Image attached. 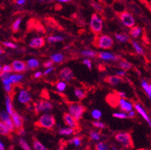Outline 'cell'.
I'll return each instance as SVG.
<instances>
[{
	"instance_id": "cell-48",
	"label": "cell",
	"mask_w": 151,
	"mask_h": 150,
	"mask_svg": "<svg viewBox=\"0 0 151 150\" xmlns=\"http://www.w3.org/2000/svg\"><path fill=\"white\" fill-rule=\"evenodd\" d=\"M136 111H134V110H132V111H129V112L127 113V114H128V118H134L135 117V116H136V112H135Z\"/></svg>"
},
{
	"instance_id": "cell-14",
	"label": "cell",
	"mask_w": 151,
	"mask_h": 150,
	"mask_svg": "<svg viewBox=\"0 0 151 150\" xmlns=\"http://www.w3.org/2000/svg\"><path fill=\"white\" fill-rule=\"evenodd\" d=\"M63 119H64V122H65V125L67 126L72 128L75 130L78 128V120L76 119H75L72 116L70 115L68 113L64 114V116H63Z\"/></svg>"
},
{
	"instance_id": "cell-62",
	"label": "cell",
	"mask_w": 151,
	"mask_h": 150,
	"mask_svg": "<svg viewBox=\"0 0 151 150\" xmlns=\"http://www.w3.org/2000/svg\"><path fill=\"white\" fill-rule=\"evenodd\" d=\"M57 150H65V149H58Z\"/></svg>"
},
{
	"instance_id": "cell-4",
	"label": "cell",
	"mask_w": 151,
	"mask_h": 150,
	"mask_svg": "<svg viewBox=\"0 0 151 150\" xmlns=\"http://www.w3.org/2000/svg\"><path fill=\"white\" fill-rule=\"evenodd\" d=\"M115 139L119 144H121L126 149H132L134 146L132 138L129 133L127 132H120L115 135Z\"/></svg>"
},
{
	"instance_id": "cell-50",
	"label": "cell",
	"mask_w": 151,
	"mask_h": 150,
	"mask_svg": "<svg viewBox=\"0 0 151 150\" xmlns=\"http://www.w3.org/2000/svg\"><path fill=\"white\" fill-rule=\"evenodd\" d=\"M116 95L120 98H125L126 97V94L125 92H117Z\"/></svg>"
},
{
	"instance_id": "cell-28",
	"label": "cell",
	"mask_w": 151,
	"mask_h": 150,
	"mask_svg": "<svg viewBox=\"0 0 151 150\" xmlns=\"http://www.w3.org/2000/svg\"><path fill=\"white\" fill-rule=\"evenodd\" d=\"M47 41L50 44L57 43V42H61V41H64V38L61 35H50V36L47 37Z\"/></svg>"
},
{
	"instance_id": "cell-26",
	"label": "cell",
	"mask_w": 151,
	"mask_h": 150,
	"mask_svg": "<svg viewBox=\"0 0 151 150\" xmlns=\"http://www.w3.org/2000/svg\"><path fill=\"white\" fill-rule=\"evenodd\" d=\"M81 53L82 56H84V57H86V58L96 57V56L98 55V53L95 51V50H90V49L83 50L81 52Z\"/></svg>"
},
{
	"instance_id": "cell-2",
	"label": "cell",
	"mask_w": 151,
	"mask_h": 150,
	"mask_svg": "<svg viewBox=\"0 0 151 150\" xmlns=\"http://www.w3.org/2000/svg\"><path fill=\"white\" fill-rule=\"evenodd\" d=\"M114 44V40L108 35H99L94 41V46L103 50L111 49Z\"/></svg>"
},
{
	"instance_id": "cell-17",
	"label": "cell",
	"mask_w": 151,
	"mask_h": 150,
	"mask_svg": "<svg viewBox=\"0 0 151 150\" xmlns=\"http://www.w3.org/2000/svg\"><path fill=\"white\" fill-rule=\"evenodd\" d=\"M12 120H13L15 128L18 130V129L23 127V119L18 113L14 111V113L12 115Z\"/></svg>"
},
{
	"instance_id": "cell-51",
	"label": "cell",
	"mask_w": 151,
	"mask_h": 150,
	"mask_svg": "<svg viewBox=\"0 0 151 150\" xmlns=\"http://www.w3.org/2000/svg\"><path fill=\"white\" fill-rule=\"evenodd\" d=\"M17 133H18V134L20 136H21V137H23V136L26 134V131H25V129L23 128H23H21L18 129V131H17Z\"/></svg>"
},
{
	"instance_id": "cell-45",
	"label": "cell",
	"mask_w": 151,
	"mask_h": 150,
	"mask_svg": "<svg viewBox=\"0 0 151 150\" xmlns=\"http://www.w3.org/2000/svg\"><path fill=\"white\" fill-rule=\"evenodd\" d=\"M4 90H5V93L9 95L12 93V84H4L3 85Z\"/></svg>"
},
{
	"instance_id": "cell-6",
	"label": "cell",
	"mask_w": 151,
	"mask_h": 150,
	"mask_svg": "<svg viewBox=\"0 0 151 150\" xmlns=\"http://www.w3.org/2000/svg\"><path fill=\"white\" fill-rule=\"evenodd\" d=\"M35 111L37 113H50L53 110V105L50 101L47 100H40L35 103L34 104Z\"/></svg>"
},
{
	"instance_id": "cell-18",
	"label": "cell",
	"mask_w": 151,
	"mask_h": 150,
	"mask_svg": "<svg viewBox=\"0 0 151 150\" xmlns=\"http://www.w3.org/2000/svg\"><path fill=\"white\" fill-rule=\"evenodd\" d=\"M123 81V79L121 77L116 75V76H108L105 78V82H107L108 84L111 86H116L121 83Z\"/></svg>"
},
{
	"instance_id": "cell-60",
	"label": "cell",
	"mask_w": 151,
	"mask_h": 150,
	"mask_svg": "<svg viewBox=\"0 0 151 150\" xmlns=\"http://www.w3.org/2000/svg\"><path fill=\"white\" fill-rule=\"evenodd\" d=\"M68 48H69V46H67V47H65V49H68Z\"/></svg>"
},
{
	"instance_id": "cell-24",
	"label": "cell",
	"mask_w": 151,
	"mask_h": 150,
	"mask_svg": "<svg viewBox=\"0 0 151 150\" xmlns=\"http://www.w3.org/2000/svg\"><path fill=\"white\" fill-rule=\"evenodd\" d=\"M74 132H75V129L68 126V127L60 128V131H59V134L63 136H69L73 134Z\"/></svg>"
},
{
	"instance_id": "cell-22",
	"label": "cell",
	"mask_w": 151,
	"mask_h": 150,
	"mask_svg": "<svg viewBox=\"0 0 151 150\" xmlns=\"http://www.w3.org/2000/svg\"><path fill=\"white\" fill-rule=\"evenodd\" d=\"M50 60H52L54 63H61L64 60V55L61 53H53L50 55Z\"/></svg>"
},
{
	"instance_id": "cell-7",
	"label": "cell",
	"mask_w": 151,
	"mask_h": 150,
	"mask_svg": "<svg viewBox=\"0 0 151 150\" xmlns=\"http://www.w3.org/2000/svg\"><path fill=\"white\" fill-rule=\"evenodd\" d=\"M120 19L122 23L127 28L131 29L135 24V20H134V17L129 12H123L120 14Z\"/></svg>"
},
{
	"instance_id": "cell-29",
	"label": "cell",
	"mask_w": 151,
	"mask_h": 150,
	"mask_svg": "<svg viewBox=\"0 0 151 150\" xmlns=\"http://www.w3.org/2000/svg\"><path fill=\"white\" fill-rule=\"evenodd\" d=\"M74 94L78 98L79 100H83L86 97V93L84 90L80 89V88H76L74 90Z\"/></svg>"
},
{
	"instance_id": "cell-61",
	"label": "cell",
	"mask_w": 151,
	"mask_h": 150,
	"mask_svg": "<svg viewBox=\"0 0 151 150\" xmlns=\"http://www.w3.org/2000/svg\"><path fill=\"white\" fill-rule=\"evenodd\" d=\"M138 150H148V149H138Z\"/></svg>"
},
{
	"instance_id": "cell-3",
	"label": "cell",
	"mask_w": 151,
	"mask_h": 150,
	"mask_svg": "<svg viewBox=\"0 0 151 150\" xmlns=\"http://www.w3.org/2000/svg\"><path fill=\"white\" fill-rule=\"evenodd\" d=\"M68 113L78 121L83 116L86 111V107L83 104H79V103H71L68 105Z\"/></svg>"
},
{
	"instance_id": "cell-33",
	"label": "cell",
	"mask_w": 151,
	"mask_h": 150,
	"mask_svg": "<svg viewBox=\"0 0 151 150\" xmlns=\"http://www.w3.org/2000/svg\"><path fill=\"white\" fill-rule=\"evenodd\" d=\"M19 145L23 150H32L30 146L28 144V143L23 138L19 139Z\"/></svg>"
},
{
	"instance_id": "cell-23",
	"label": "cell",
	"mask_w": 151,
	"mask_h": 150,
	"mask_svg": "<svg viewBox=\"0 0 151 150\" xmlns=\"http://www.w3.org/2000/svg\"><path fill=\"white\" fill-rule=\"evenodd\" d=\"M27 68L29 69H35L38 68L40 65V62L36 59H30V60L27 61Z\"/></svg>"
},
{
	"instance_id": "cell-19",
	"label": "cell",
	"mask_w": 151,
	"mask_h": 150,
	"mask_svg": "<svg viewBox=\"0 0 151 150\" xmlns=\"http://www.w3.org/2000/svg\"><path fill=\"white\" fill-rule=\"evenodd\" d=\"M5 107H6V111L12 116V114L14 113V106L13 103H12V98H11L9 95H5Z\"/></svg>"
},
{
	"instance_id": "cell-27",
	"label": "cell",
	"mask_w": 151,
	"mask_h": 150,
	"mask_svg": "<svg viewBox=\"0 0 151 150\" xmlns=\"http://www.w3.org/2000/svg\"><path fill=\"white\" fill-rule=\"evenodd\" d=\"M132 44L133 48H134V51L136 52L138 55H144L145 54V50L143 49L142 47L140 45L138 41H132Z\"/></svg>"
},
{
	"instance_id": "cell-57",
	"label": "cell",
	"mask_w": 151,
	"mask_h": 150,
	"mask_svg": "<svg viewBox=\"0 0 151 150\" xmlns=\"http://www.w3.org/2000/svg\"><path fill=\"white\" fill-rule=\"evenodd\" d=\"M112 150H120V149H116V147L113 146V147H112Z\"/></svg>"
},
{
	"instance_id": "cell-40",
	"label": "cell",
	"mask_w": 151,
	"mask_h": 150,
	"mask_svg": "<svg viewBox=\"0 0 151 150\" xmlns=\"http://www.w3.org/2000/svg\"><path fill=\"white\" fill-rule=\"evenodd\" d=\"M69 144L75 146H79L81 145V139L80 137H75L69 140Z\"/></svg>"
},
{
	"instance_id": "cell-31",
	"label": "cell",
	"mask_w": 151,
	"mask_h": 150,
	"mask_svg": "<svg viewBox=\"0 0 151 150\" xmlns=\"http://www.w3.org/2000/svg\"><path fill=\"white\" fill-rule=\"evenodd\" d=\"M10 132H11V131L9 130V128L7 127V126H5L3 122H0V133H1V134H2V135H3V136L9 135Z\"/></svg>"
},
{
	"instance_id": "cell-1",
	"label": "cell",
	"mask_w": 151,
	"mask_h": 150,
	"mask_svg": "<svg viewBox=\"0 0 151 150\" xmlns=\"http://www.w3.org/2000/svg\"><path fill=\"white\" fill-rule=\"evenodd\" d=\"M55 125H56V119H55L54 116L49 113H45L41 115L36 122V126L47 129V130L53 129Z\"/></svg>"
},
{
	"instance_id": "cell-55",
	"label": "cell",
	"mask_w": 151,
	"mask_h": 150,
	"mask_svg": "<svg viewBox=\"0 0 151 150\" xmlns=\"http://www.w3.org/2000/svg\"><path fill=\"white\" fill-rule=\"evenodd\" d=\"M0 150H5V145H4L3 143H2V141L0 142Z\"/></svg>"
},
{
	"instance_id": "cell-10",
	"label": "cell",
	"mask_w": 151,
	"mask_h": 150,
	"mask_svg": "<svg viewBox=\"0 0 151 150\" xmlns=\"http://www.w3.org/2000/svg\"><path fill=\"white\" fill-rule=\"evenodd\" d=\"M12 66L13 72L19 73V74L24 72L28 68H27V62H24L22 60H14V61L12 62Z\"/></svg>"
},
{
	"instance_id": "cell-11",
	"label": "cell",
	"mask_w": 151,
	"mask_h": 150,
	"mask_svg": "<svg viewBox=\"0 0 151 150\" xmlns=\"http://www.w3.org/2000/svg\"><path fill=\"white\" fill-rule=\"evenodd\" d=\"M59 76L62 80L65 82H69L74 79V73L69 68H63L59 73Z\"/></svg>"
},
{
	"instance_id": "cell-34",
	"label": "cell",
	"mask_w": 151,
	"mask_h": 150,
	"mask_svg": "<svg viewBox=\"0 0 151 150\" xmlns=\"http://www.w3.org/2000/svg\"><path fill=\"white\" fill-rule=\"evenodd\" d=\"M91 116L95 120H99L101 119V116H102V113H101V111L100 110L94 109L92 111Z\"/></svg>"
},
{
	"instance_id": "cell-46",
	"label": "cell",
	"mask_w": 151,
	"mask_h": 150,
	"mask_svg": "<svg viewBox=\"0 0 151 150\" xmlns=\"http://www.w3.org/2000/svg\"><path fill=\"white\" fill-rule=\"evenodd\" d=\"M53 64H54V62H53L52 60H48V61L45 62V63H44V67H45V68H51V67H53Z\"/></svg>"
},
{
	"instance_id": "cell-37",
	"label": "cell",
	"mask_w": 151,
	"mask_h": 150,
	"mask_svg": "<svg viewBox=\"0 0 151 150\" xmlns=\"http://www.w3.org/2000/svg\"><path fill=\"white\" fill-rule=\"evenodd\" d=\"M96 150H110V147L108 144L105 142H99L96 145Z\"/></svg>"
},
{
	"instance_id": "cell-8",
	"label": "cell",
	"mask_w": 151,
	"mask_h": 150,
	"mask_svg": "<svg viewBox=\"0 0 151 150\" xmlns=\"http://www.w3.org/2000/svg\"><path fill=\"white\" fill-rule=\"evenodd\" d=\"M0 117H1V122H3L7 127L9 128L11 132L14 131L15 129L14 125L13 120H12V116L7 112L6 111H2L0 113Z\"/></svg>"
},
{
	"instance_id": "cell-43",
	"label": "cell",
	"mask_w": 151,
	"mask_h": 150,
	"mask_svg": "<svg viewBox=\"0 0 151 150\" xmlns=\"http://www.w3.org/2000/svg\"><path fill=\"white\" fill-rule=\"evenodd\" d=\"M2 45H4V46L8 48H10V49H16L17 47V44H15L14 43L11 42V41H3Z\"/></svg>"
},
{
	"instance_id": "cell-15",
	"label": "cell",
	"mask_w": 151,
	"mask_h": 150,
	"mask_svg": "<svg viewBox=\"0 0 151 150\" xmlns=\"http://www.w3.org/2000/svg\"><path fill=\"white\" fill-rule=\"evenodd\" d=\"M45 41L44 38L42 37H35V38H32L29 41V47L33 49H39L45 46Z\"/></svg>"
},
{
	"instance_id": "cell-53",
	"label": "cell",
	"mask_w": 151,
	"mask_h": 150,
	"mask_svg": "<svg viewBox=\"0 0 151 150\" xmlns=\"http://www.w3.org/2000/svg\"><path fill=\"white\" fill-rule=\"evenodd\" d=\"M26 2H27V0H17V1H16V3L18 5H25Z\"/></svg>"
},
{
	"instance_id": "cell-9",
	"label": "cell",
	"mask_w": 151,
	"mask_h": 150,
	"mask_svg": "<svg viewBox=\"0 0 151 150\" xmlns=\"http://www.w3.org/2000/svg\"><path fill=\"white\" fill-rule=\"evenodd\" d=\"M17 101L20 104H29L32 101L31 93L27 89H20L17 94Z\"/></svg>"
},
{
	"instance_id": "cell-12",
	"label": "cell",
	"mask_w": 151,
	"mask_h": 150,
	"mask_svg": "<svg viewBox=\"0 0 151 150\" xmlns=\"http://www.w3.org/2000/svg\"><path fill=\"white\" fill-rule=\"evenodd\" d=\"M134 110L137 111V113H138L141 116V117H142L143 119L146 121L147 123L148 124V126H149L150 128H151V119H150V117L149 116V115L147 113V112H146V111L145 110V108H144V107H143L141 104H138V103H135V104H134Z\"/></svg>"
},
{
	"instance_id": "cell-54",
	"label": "cell",
	"mask_w": 151,
	"mask_h": 150,
	"mask_svg": "<svg viewBox=\"0 0 151 150\" xmlns=\"http://www.w3.org/2000/svg\"><path fill=\"white\" fill-rule=\"evenodd\" d=\"M42 74H42V71H37L34 74V77H35V78H40L42 76Z\"/></svg>"
},
{
	"instance_id": "cell-58",
	"label": "cell",
	"mask_w": 151,
	"mask_h": 150,
	"mask_svg": "<svg viewBox=\"0 0 151 150\" xmlns=\"http://www.w3.org/2000/svg\"><path fill=\"white\" fill-rule=\"evenodd\" d=\"M3 53H4V50L2 49V48H1V52H0V53H1V54H2Z\"/></svg>"
},
{
	"instance_id": "cell-16",
	"label": "cell",
	"mask_w": 151,
	"mask_h": 150,
	"mask_svg": "<svg viewBox=\"0 0 151 150\" xmlns=\"http://www.w3.org/2000/svg\"><path fill=\"white\" fill-rule=\"evenodd\" d=\"M119 107L122 111H124L126 113H128L129 111H132L134 108V106L130 101H127L125 98H120L119 100Z\"/></svg>"
},
{
	"instance_id": "cell-47",
	"label": "cell",
	"mask_w": 151,
	"mask_h": 150,
	"mask_svg": "<svg viewBox=\"0 0 151 150\" xmlns=\"http://www.w3.org/2000/svg\"><path fill=\"white\" fill-rule=\"evenodd\" d=\"M92 6L93 7V8L96 9V10L99 11H102V7L101 6V5H99V3H96V2H92L91 3Z\"/></svg>"
},
{
	"instance_id": "cell-39",
	"label": "cell",
	"mask_w": 151,
	"mask_h": 150,
	"mask_svg": "<svg viewBox=\"0 0 151 150\" xmlns=\"http://www.w3.org/2000/svg\"><path fill=\"white\" fill-rule=\"evenodd\" d=\"M113 116L116 119H125L128 118V114L126 112H120V113H114Z\"/></svg>"
},
{
	"instance_id": "cell-21",
	"label": "cell",
	"mask_w": 151,
	"mask_h": 150,
	"mask_svg": "<svg viewBox=\"0 0 151 150\" xmlns=\"http://www.w3.org/2000/svg\"><path fill=\"white\" fill-rule=\"evenodd\" d=\"M141 32H142V29H141V27H138V26H134V27L130 29L129 35L132 38H137L141 35Z\"/></svg>"
},
{
	"instance_id": "cell-25",
	"label": "cell",
	"mask_w": 151,
	"mask_h": 150,
	"mask_svg": "<svg viewBox=\"0 0 151 150\" xmlns=\"http://www.w3.org/2000/svg\"><path fill=\"white\" fill-rule=\"evenodd\" d=\"M115 38L121 43H126L129 40V37L126 33H116L115 34Z\"/></svg>"
},
{
	"instance_id": "cell-56",
	"label": "cell",
	"mask_w": 151,
	"mask_h": 150,
	"mask_svg": "<svg viewBox=\"0 0 151 150\" xmlns=\"http://www.w3.org/2000/svg\"><path fill=\"white\" fill-rule=\"evenodd\" d=\"M57 1H58L59 2H71V0H57Z\"/></svg>"
},
{
	"instance_id": "cell-32",
	"label": "cell",
	"mask_w": 151,
	"mask_h": 150,
	"mask_svg": "<svg viewBox=\"0 0 151 150\" xmlns=\"http://www.w3.org/2000/svg\"><path fill=\"white\" fill-rule=\"evenodd\" d=\"M34 150H48L42 143L38 140H35L33 142Z\"/></svg>"
},
{
	"instance_id": "cell-35",
	"label": "cell",
	"mask_w": 151,
	"mask_h": 150,
	"mask_svg": "<svg viewBox=\"0 0 151 150\" xmlns=\"http://www.w3.org/2000/svg\"><path fill=\"white\" fill-rule=\"evenodd\" d=\"M119 67L121 69L129 70L132 68V65L129 62L126 61V60H120L119 62Z\"/></svg>"
},
{
	"instance_id": "cell-5",
	"label": "cell",
	"mask_w": 151,
	"mask_h": 150,
	"mask_svg": "<svg viewBox=\"0 0 151 150\" xmlns=\"http://www.w3.org/2000/svg\"><path fill=\"white\" fill-rule=\"evenodd\" d=\"M90 28L95 34H99L103 29V20L97 14H93L90 22Z\"/></svg>"
},
{
	"instance_id": "cell-42",
	"label": "cell",
	"mask_w": 151,
	"mask_h": 150,
	"mask_svg": "<svg viewBox=\"0 0 151 150\" xmlns=\"http://www.w3.org/2000/svg\"><path fill=\"white\" fill-rule=\"evenodd\" d=\"M92 124H93V126H94V127L97 128L103 129L105 128V123L102 122H101V121H99V120H95L94 122H92Z\"/></svg>"
},
{
	"instance_id": "cell-36",
	"label": "cell",
	"mask_w": 151,
	"mask_h": 150,
	"mask_svg": "<svg viewBox=\"0 0 151 150\" xmlns=\"http://www.w3.org/2000/svg\"><path fill=\"white\" fill-rule=\"evenodd\" d=\"M0 71H1L0 74H9L12 73L13 70H12V66L10 65H4L3 66H1Z\"/></svg>"
},
{
	"instance_id": "cell-38",
	"label": "cell",
	"mask_w": 151,
	"mask_h": 150,
	"mask_svg": "<svg viewBox=\"0 0 151 150\" xmlns=\"http://www.w3.org/2000/svg\"><path fill=\"white\" fill-rule=\"evenodd\" d=\"M66 87H67V84H66V82H65V81H60V82H58L56 84V88H57V89L58 91H60V92H64V91L66 89Z\"/></svg>"
},
{
	"instance_id": "cell-44",
	"label": "cell",
	"mask_w": 151,
	"mask_h": 150,
	"mask_svg": "<svg viewBox=\"0 0 151 150\" xmlns=\"http://www.w3.org/2000/svg\"><path fill=\"white\" fill-rule=\"evenodd\" d=\"M83 64L84 65H86L90 70H91L92 68H93L92 61L89 59V58H86V59H84V60H83Z\"/></svg>"
},
{
	"instance_id": "cell-20",
	"label": "cell",
	"mask_w": 151,
	"mask_h": 150,
	"mask_svg": "<svg viewBox=\"0 0 151 150\" xmlns=\"http://www.w3.org/2000/svg\"><path fill=\"white\" fill-rule=\"evenodd\" d=\"M141 87L144 89L147 97L151 100V83H149L146 80H142L141 83Z\"/></svg>"
},
{
	"instance_id": "cell-59",
	"label": "cell",
	"mask_w": 151,
	"mask_h": 150,
	"mask_svg": "<svg viewBox=\"0 0 151 150\" xmlns=\"http://www.w3.org/2000/svg\"><path fill=\"white\" fill-rule=\"evenodd\" d=\"M39 2H45V1H47V0H38Z\"/></svg>"
},
{
	"instance_id": "cell-13",
	"label": "cell",
	"mask_w": 151,
	"mask_h": 150,
	"mask_svg": "<svg viewBox=\"0 0 151 150\" xmlns=\"http://www.w3.org/2000/svg\"><path fill=\"white\" fill-rule=\"evenodd\" d=\"M98 57L100 60L105 62H116L119 60L117 56L110 52H99L98 53Z\"/></svg>"
},
{
	"instance_id": "cell-30",
	"label": "cell",
	"mask_w": 151,
	"mask_h": 150,
	"mask_svg": "<svg viewBox=\"0 0 151 150\" xmlns=\"http://www.w3.org/2000/svg\"><path fill=\"white\" fill-rule=\"evenodd\" d=\"M21 22H22L21 17H18V18H17L14 20V22L12 23V29L13 30V32H17L20 29V24H21Z\"/></svg>"
},
{
	"instance_id": "cell-49",
	"label": "cell",
	"mask_w": 151,
	"mask_h": 150,
	"mask_svg": "<svg viewBox=\"0 0 151 150\" xmlns=\"http://www.w3.org/2000/svg\"><path fill=\"white\" fill-rule=\"evenodd\" d=\"M54 71V68L53 67H51V68H46V70H45V71H44L43 74L44 75H47V74H50L51 72H53V71Z\"/></svg>"
},
{
	"instance_id": "cell-41",
	"label": "cell",
	"mask_w": 151,
	"mask_h": 150,
	"mask_svg": "<svg viewBox=\"0 0 151 150\" xmlns=\"http://www.w3.org/2000/svg\"><path fill=\"white\" fill-rule=\"evenodd\" d=\"M90 138H91L92 140H95V141L99 140L100 138H101V135H100L98 131H92L90 132Z\"/></svg>"
},
{
	"instance_id": "cell-52",
	"label": "cell",
	"mask_w": 151,
	"mask_h": 150,
	"mask_svg": "<svg viewBox=\"0 0 151 150\" xmlns=\"http://www.w3.org/2000/svg\"><path fill=\"white\" fill-rule=\"evenodd\" d=\"M116 75H118V76H120V77H124L125 75H126V71H123V70H120V71H116Z\"/></svg>"
}]
</instances>
